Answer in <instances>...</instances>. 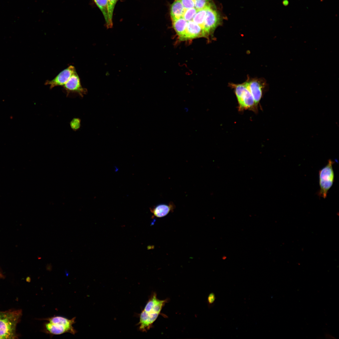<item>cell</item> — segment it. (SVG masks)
<instances>
[{"instance_id":"ba28073f","label":"cell","mask_w":339,"mask_h":339,"mask_svg":"<svg viewBox=\"0 0 339 339\" xmlns=\"http://www.w3.org/2000/svg\"><path fill=\"white\" fill-rule=\"evenodd\" d=\"M75 71V67L70 65L61 71L52 79L46 80L45 84L49 85L50 89L56 86L63 87Z\"/></svg>"},{"instance_id":"7a4b0ae2","label":"cell","mask_w":339,"mask_h":339,"mask_svg":"<svg viewBox=\"0 0 339 339\" xmlns=\"http://www.w3.org/2000/svg\"><path fill=\"white\" fill-rule=\"evenodd\" d=\"M76 317L71 319L60 316H55L40 320L46 321L43 324L42 331L51 336L66 333L74 335L77 331L73 325L75 323Z\"/></svg>"},{"instance_id":"9c48e42d","label":"cell","mask_w":339,"mask_h":339,"mask_svg":"<svg viewBox=\"0 0 339 339\" xmlns=\"http://www.w3.org/2000/svg\"><path fill=\"white\" fill-rule=\"evenodd\" d=\"M175 206L171 202L169 204H160L151 208L150 211L154 216L157 218H162L173 211Z\"/></svg>"},{"instance_id":"3957f363","label":"cell","mask_w":339,"mask_h":339,"mask_svg":"<svg viewBox=\"0 0 339 339\" xmlns=\"http://www.w3.org/2000/svg\"><path fill=\"white\" fill-rule=\"evenodd\" d=\"M21 315L20 310L5 311L0 316V336L2 339L16 338L17 324Z\"/></svg>"},{"instance_id":"8992f818","label":"cell","mask_w":339,"mask_h":339,"mask_svg":"<svg viewBox=\"0 0 339 339\" xmlns=\"http://www.w3.org/2000/svg\"><path fill=\"white\" fill-rule=\"evenodd\" d=\"M63 87L67 96L70 94H76L83 97L87 92V89L82 86L80 78L76 70Z\"/></svg>"},{"instance_id":"4fadbf2b","label":"cell","mask_w":339,"mask_h":339,"mask_svg":"<svg viewBox=\"0 0 339 339\" xmlns=\"http://www.w3.org/2000/svg\"><path fill=\"white\" fill-rule=\"evenodd\" d=\"M216 298L215 295L213 293H211L208 295L207 298V301L209 305H212L214 303Z\"/></svg>"},{"instance_id":"7c38bea8","label":"cell","mask_w":339,"mask_h":339,"mask_svg":"<svg viewBox=\"0 0 339 339\" xmlns=\"http://www.w3.org/2000/svg\"><path fill=\"white\" fill-rule=\"evenodd\" d=\"M71 128L74 131L78 130L80 126V120L77 118L73 119L70 123Z\"/></svg>"},{"instance_id":"2e32d148","label":"cell","mask_w":339,"mask_h":339,"mask_svg":"<svg viewBox=\"0 0 339 339\" xmlns=\"http://www.w3.org/2000/svg\"><path fill=\"white\" fill-rule=\"evenodd\" d=\"M0 339H2V338L0 336Z\"/></svg>"},{"instance_id":"52a82bcc","label":"cell","mask_w":339,"mask_h":339,"mask_svg":"<svg viewBox=\"0 0 339 339\" xmlns=\"http://www.w3.org/2000/svg\"><path fill=\"white\" fill-rule=\"evenodd\" d=\"M252 96L256 104L258 106L263 96L265 83L261 78H248L244 83Z\"/></svg>"},{"instance_id":"30bf717a","label":"cell","mask_w":339,"mask_h":339,"mask_svg":"<svg viewBox=\"0 0 339 339\" xmlns=\"http://www.w3.org/2000/svg\"><path fill=\"white\" fill-rule=\"evenodd\" d=\"M96 5L101 11L104 17L106 27L108 26L109 21L108 13L107 0H93Z\"/></svg>"},{"instance_id":"8fae6325","label":"cell","mask_w":339,"mask_h":339,"mask_svg":"<svg viewBox=\"0 0 339 339\" xmlns=\"http://www.w3.org/2000/svg\"><path fill=\"white\" fill-rule=\"evenodd\" d=\"M109 23L107 29L113 27V16L115 6L119 0H107Z\"/></svg>"},{"instance_id":"277c9868","label":"cell","mask_w":339,"mask_h":339,"mask_svg":"<svg viewBox=\"0 0 339 339\" xmlns=\"http://www.w3.org/2000/svg\"><path fill=\"white\" fill-rule=\"evenodd\" d=\"M229 85L234 89L238 101L239 111L249 110L255 112L257 111L258 106L244 83L241 84L231 83Z\"/></svg>"},{"instance_id":"9a60e30c","label":"cell","mask_w":339,"mask_h":339,"mask_svg":"<svg viewBox=\"0 0 339 339\" xmlns=\"http://www.w3.org/2000/svg\"><path fill=\"white\" fill-rule=\"evenodd\" d=\"M2 277V275L0 272V277Z\"/></svg>"},{"instance_id":"6da1fadb","label":"cell","mask_w":339,"mask_h":339,"mask_svg":"<svg viewBox=\"0 0 339 339\" xmlns=\"http://www.w3.org/2000/svg\"><path fill=\"white\" fill-rule=\"evenodd\" d=\"M167 299L160 300L153 293L147 302L139 315L138 323L139 329L142 332H146L152 326L153 323L160 314L161 311Z\"/></svg>"},{"instance_id":"5bb4252c","label":"cell","mask_w":339,"mask_h":339,"mask_svg":"<svg viewBox=\"0 0 339 339\" xmlns=\"http://www.w3.org/2000/svg\"><path fill=\"white\" fill-rule=\"evenodd\" d=\"M4 312H3V311H0V316H1L3 315V313Z\"/></svg>"},{"instance_id":"5b68a950","label":"cell","mask_w":339,"mask_h":339,"mask_svg":"<svg viewBox=\"0 0 339 339\" xmlns=\"http://www.w3.org/2000/svg\"><path fill=\"white\" fill-rule=\"evenodd\" d=\"M334 162L329 160L327 164L319 171V183L320 189L319 196L326 198L328 191L332 186L334 174L332 165Z\"/></svg>"}]
</instances>
